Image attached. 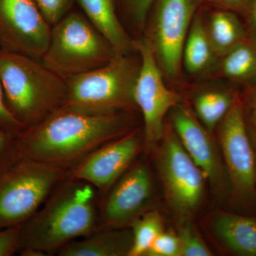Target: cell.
<instances>
[{
	"instance_id": "ffe728a7",
	"label": "cell",
	"mask_w": 256,
	"mask_h": 256,
	"mask_svg": "<svg viewBox=\"0 0 256 256\" xmlns=\"http://www.w3.org/2000/svg\"><path fill=\"white\" fill-rule=\"evenodd\" d=\"M220 73L224 78L245 88L256 84V44L248 40L220 58Z\"/></svg>"
},
{
	"instance_id": "8992f818",
	"label": "cell",
	"mask_w": 256,
	"mask_h": 256,
	"mask_svg": "<svg viewBox=\"0 0 256 256\" xmlns=\"http://www.w3.org/2000/svg\"><path fill=\"white\" fill-rule=\"evenodd\" d=\"M70 174L66 168L26 158L0 170V229L24 223Z\"/></svg>"
},
{
	"instance_id": "83f0119b",
	"label": "cell",
	"mask_w": 256,
	"mask_h": 256,
	"mask_svg": "<svg viewBox=\"0 0 256 256\" xmlns=\"http://www.w3.org/2000/svg\"><path fill=\"white\" fill-rule=\"evenodd\" d=\"M20 226L0 229V256H12L20 250Z\"/></svg>"
},
{
	"instance_id": "ba28073f",
	"label": "cell",
	"mask_w": 256,
	"mask_h": 256,
	"mask_svg": "<svg viewBox=\"0 0 256 256\" xmlns=\"http://www.w3.org/2000/svg\"><path fill=\"white\" fill-rule=\"evenodd\" d=\"M160 153V176L172 210L184 220L198 210L205 178L185 150L172 127L165 131Z\"/></svg>"
},
{
	"instance_id": "44dd1931",
	"label": "cell",
	"mask_w": 256,
	"mask_h": 256,
	"mask_svg": "<svg viewBox=\"0 0 256 256\" xmlns=\"http://www.w3.org/2000/svg\"><path fill=\"white\" fill-rule=\"evenodd\" d=\"M237 94L230 90H208L195 98V110L208 132L214 130L228 114Z\"/></svg>"
},
{
	"instance_id": "d6986e66",
	"label": "cell",
	"mask_w": 256,
	"mask_h": 256,
	"mask_svg": "<svg viewBox=\"0 0 256 256\" xmlns=\"http://www.w3.org/2000/svg\"><path fill=\"white\" fill-rule=\"evenodd\" d=\"M216 58L218 57L210 43L206 25L200 16H196L184 45L182 63L188 73L194 75L210 68Z\"/></svg>"
},
{
	"instance_id": "2e32d148",
	"label": "cell",
	"mask_w": 256,
	"mask_h": 256,
	"mask_svg": "<svg viewBox=\"0 0 256 256\" xmlns=\"http://www.w3.org/2000/svg\"><path fill=\"white\" fill-rule=\"evenodd\" d=\"M88 20L118 54L136 52L134 40L120 20L117 0H77Z\"/></svg>"
},
{
	"instance_id": "4316f807",
	"label": "cell",
	"mask_w": 256,
	"mask_h": 256,
	"mask_svg": "<svg viewBox=\"0 0 256 256\" xmlns=\"http://www.w3.org/2000/svg\"><path fill=\"white\" fill-rule=\"evenodd\" d=\"M180 239L172 233H162L158 236L146 254V256H180Z\"/></svg>"
},
{
	"instance_id": "e0dca14e",
	"label": "cell",
	"mask_w": 256,
	"mask_h": 256,
	"mask_svg": "<svg viewBox=\"0 0 256 256\" xmlns=\"http://www.w3.org/2000/svg\"><path fill=\"white\" fill-rule=\"evenodd\" d=\"M98 228L68 242L57 252L60 256H128L132 245V230Z\"/></svg>"
},
{
	"instance_id": "d4e9b609",
	"label": "cell",
	"mask_w": 256,
	"mask_h": 256,
	"mask_svg": "<svg viewBox=\"0 0 256 256\" xmlns=\"http://www.w3.org/2000/svg\"><path fill=\"white\" fill-rule=\"evenodd\" d=\"M156 0H121L124 14L133 26L141 31L146 26L148 14Z\"/></svg>"
},
{
	"instance_id": "5b68a950",
	"label": "cell",
	"mask_w": 256,
	"mask_h": 256,
	"mask_svg": "<svg viewBox=\"0 0 256 256\" xmlns=\"http://www.w3.org/2000/svg\"><path fill=\"white\" fill-rule=\"evenodd\" d=\"M133 53L116 54L100 68L66 79L64 105L102 112L138 109L134 89L141 58Z\"/></svg>"
},
{
	"instance_id": "7402d4cb",
	"label": "cell",
	"mask_w": 256,
	"mask_h": 256,
	"mask_svg": "<svg viewBox=\"0 0 256 256\" xmlns=\"http://www.w3.org/2000/svg\"><path fill=\"white\" fill-rule=\"evenodd\" d=\"M132 245L128 256H146L152 244L163 232L162 218L154 210H148L130 224Z\"/></svg>"
},
{
	"instance_id": "ac0fdd59",
	"label": "cell",
	"mask_w": 256,
	"mask_h": 256,
	"mask_svg": "<svg viewBox=\"0 0 256 256\" xmlns=\"http://www.w3.org/2000/svg\"><path fill=\"white\" fill-rule=\"evenodd\" d=\"M207 32L216 55L220 60L230 50L249 40L246 25L234 12L220 10L210 15Z\"/></svg>"
},
{
	"instance_id": "1f68e13d",
	"label": "cell",
	"mask_w": 256,
	"mask_h": 256,
	"mask_svg": "<svg viewBox=\"0 0 256 256\" xmlns=\"http://www.w3.org/2000/svg\"><path fill=\"white\" fill-rule=\"evenodd\" d=\"M242 98L247 114L256 122V84L245 89V94Z\"/></svg>"
},
{
	"instance_id": "9a60e30c",
	"label": "cell",
	"mask_w": 256,
	"mask_h": 256,
	"mask_svg": "<svg viewBox=\"0 0 256 256\" xmlns=\"http://www.w3.org/2000/svg\"><path fill=\"white\" fill-rule=\"evenodd\" d=\"M212 230L225 250L238 256H256V216L217 212Z\"/></svg>"
},
{
	"instance_id": "f1b7e54d",
	"label": "cell",
	"mask_w": 256,
	"mask_h": 256,
	"mask_svg": "<svg viewBox=\"0 0 256 256\" xmlns=\"http://www.w3.org/2000/svg\"><path fill=\"white\" fill-rule=\"evenodd\" d=\"M0 124L18 136L25 130L22 124H20L8 110L5 102L1 82H0Z\"/></svg>"
},
{
	"instance_id": "d6a6232c",
	"label": "cell",
	"mask_w": 256,
	"mask_h": 256,
	"mask_svg": "<svg viewBox=\"0 0 256 256\" xmlns=\"http://www.w3.org/2000/svg\"><path fill=\"white\" fill-rule=\"evenodd\" d=\"M246 124L248 132L249 138L254 151V158H255V164L256 169V122L249 116L246 112Z\"/></svg>"
},
{
	"instance_id": "cb8c5ba5",
	"label": "cell",
	"mask_w": 256,
	"mask_h": 256,
	"mask_svg": "<svg viewBox=\"0 0 256 256\" xmlns=\"http://www.w3.org/2000/svg\"><path fill=\"white\" fill-rule=\"evenodd\" d=\"M44 18L52 26L74 10L77 0H34Z\"/></svg>"
},
{
	"instance_id": "277c9868",
	"label": "cell",
	"mask_w": 256,
	"mask_h": 256,
	"mask_svg": "<svg viewBox=\"0 0 256 256\" xmlns=\"http://www.w3.org/2000/svg\"><path fill=\"white\" fill-rule=\"evenodd\" d=\"M116 54L85 14L73 10L52 26L42 60L66 80L100 68Z\"/></svg>"
},
{
	"instance_id": "9c48e42d",
	"label": "cell",
	"mask_w": 256,
	"mask_h": 256,
	"mask_svg": "<svg viewBox=\"0 0 256 256\" xmlns=\"http://www.w3.org/2000/svg\"><path fill=\"white\" fill-rule=\"evenodd\" d=\"M141 66L134 89V100L144 121V144L150 150L163 138L164 118L178 106L180 97L165 86L163 73L148 37L134 40Z\"/></svg>"
},
{
	"instance_id": "7c38bea8",
	"label": "cell",
	"mask_w": 256,
	"mask_h": 256,
	"mask_svg": "<svg viewBox=\"0 0 256 256\" xmlns=\"http://www.w3.org/2000/svg\"><path fill=\"white\" fill-rule=\"evenodd\" d=\"M140 128L96 149L70 169V178L90 184L101 192L114 184L142 148Z\"/></svg>"
},
{
	"instance_id": "52a82bcc",
	"label": "cell",
	"mask_w": 256,
	"mask_h": 256,
	"mask_svg": "<svg viewBox=\"0 0 256 256\" xmlns=\"http://www.w3.org/2000/svg\"><path fill=\"white\" fill-rule=\"evenodd\" d=\"M218 138L230 184V200L240 210H256L255 158L248 132L245 106L238 92L218 124Z\"/></svg>"
},
{
	"instance_id": "8fae6325",
	"label": "cell",
	"mask_w": 256,
	"mask_h": 256,
	"mask_svg": "<svg viewBox=\"0 0 256 256\" xmlns=\"http://www.w3.org/2000/svg\"><path fill=\"white\" fill-rule=\"evenodd\" d=\"M50 30L34 0H0V50L42 60Z\"/></svg>"
},
{
	"instance_id": "4dcf8cb0",
	"label": "cell",
	"mask_w": 256,
	"mask_h": 256,
	"mask_svg": "<svg viewBox=\"0 0 256 256\" xmlns=\"http://www.w3.org/2000/svg\"><path fill=\"white\" fill-rule=\"evenodd\" d=\"M249 40L256 44V0H252L244 13Z\"/></svg>"
},
{
	"instance_id": "6da1fadb",
	"label": "cell",
	"mask_w": 256,
	"mask_h": 256,
	"mask_svg": "<svg viewBox=\"0 0 256 256\" xmlns=\"http://www.w3.org/2000/svg\"><path fill=\"white\" fill-rule=\"evenodd\" d=\"M130 112L64 105L18 134L20 156L70 170L98 148L136 129Z\"/></svg>"
},
{
	"instance_id": "603a6c76",
	"label": "cell",
	"mask_w": 256,
	"mask_h": 256,
	"mask_svg": "<svg viewBox=\"0 0 256 256\" xmlns=\"http://www.w3.org/2000/svg\"><path fill=\"white\" fill-rule=\"evenodd\" d=\"M178 230L181 252L180 256H210L212 252L194 227L188 220H184Z\"/></svg>"
},
{
	"instance_id": "4fadbf2b",
	"label": "cell",
	"mask_w": 256,
	"mask_h": 256,
	"mask_svg": "<svg viewBox=\"0 0 256 256\" xmlns=\"http://www.w3.org/2000/svg\"><path fill=\"white\" fill-rule=\"evenodd\" d=\"M114 184L98 220L97 229L124 228L148 210L153 190L146 164L134 165Z\"/></svg>"
},
{
	"instance_id": "30bf717a",
	"label": "cell",
	"mask_w": 256,
	"mask_h": 256,
	"mask_svg": "<svg viewBox=\"0 0 256 256\" xmlns=\"http://www.w3.org/2000/svg\"><path fill=\"white\" fill-rule=\"evenodd\" d=\"M148 40L163 74L178 78L184 45L198 8V0H156Z\"/></svg>"
},
{
	"instance_id": "f546056e",
	"label": "cell",
	"mask_w": 256,
	"mask_h": 256,
	"mask_svg": "<svg viewBox=\"0 0 256 256\" xmlns=\"http://www.w3.org/2000/svg\"><path fill=\"white\" fill-rule=\"evenodd\" d=\"M222 9L230 10L236 13L244 14L252 0H210Z\"/></svg>"
},
{
	"instance_id": "484cf974",
	"label": "cell",
	"mask_w": 256,
	"mask_h": 256,
	"mask_svg": "<svg viewBox=\"0 0 256 256\" xmlns=\"http://www.w3.org/2000/svg\"><path fill=\"white\" fill-rule=\"evenodd\" d=\"M18 136L0 124V170L21 159Z\"/></svg>"
},
{
	"instance_id": "3957f363",
	"label": "cell",
	"mask_w": 256,
	"mask_h": 256,
	"mask_svg": "<svg viewBox=\"0 0 256 256\" xmlns=\"http://www.w3.org/2000/svg\"><path fill=\"white\" fill-rule=\"evenodd\" d=\"M0 82L8 110L25 129L40 124L66 98V82L42 60L0 50Z\"/></svg>"
},
{
	"instance_id": "5bb4252c",
	"label": "cell",
	"mask_w": 256,
	"mask_h": 256,
	"mask_svg": "<svg viewBox=\"0 0 256 256\" xmlns=\"http://www.w3.org/2000/svg\"><path fill=\"white\" fill-rule=\"evenodd\" d=\"M172 124L185 150L212 188L222 198H230V184L224 161L208 130L190 110L180 105L172 109Z\"/></svg>"
},
{
	"instance_id": "7a4b0ae2",
	"label": "cell",
	"mask_w": 256,
	"mask_h": 256,
	"mask_svg": "<svg viewBox=\"0 0 256 256\" xmlns=\"http://www.w3.org/2000/svg\"><path fill=\"white\" fill-rule=\"evenodd\" d=\"M98 220L94 186L69 176L20 225V250L32 248L46 256L57 254L68 242L92 233Z\"/></svg>"
}]
</instances>
